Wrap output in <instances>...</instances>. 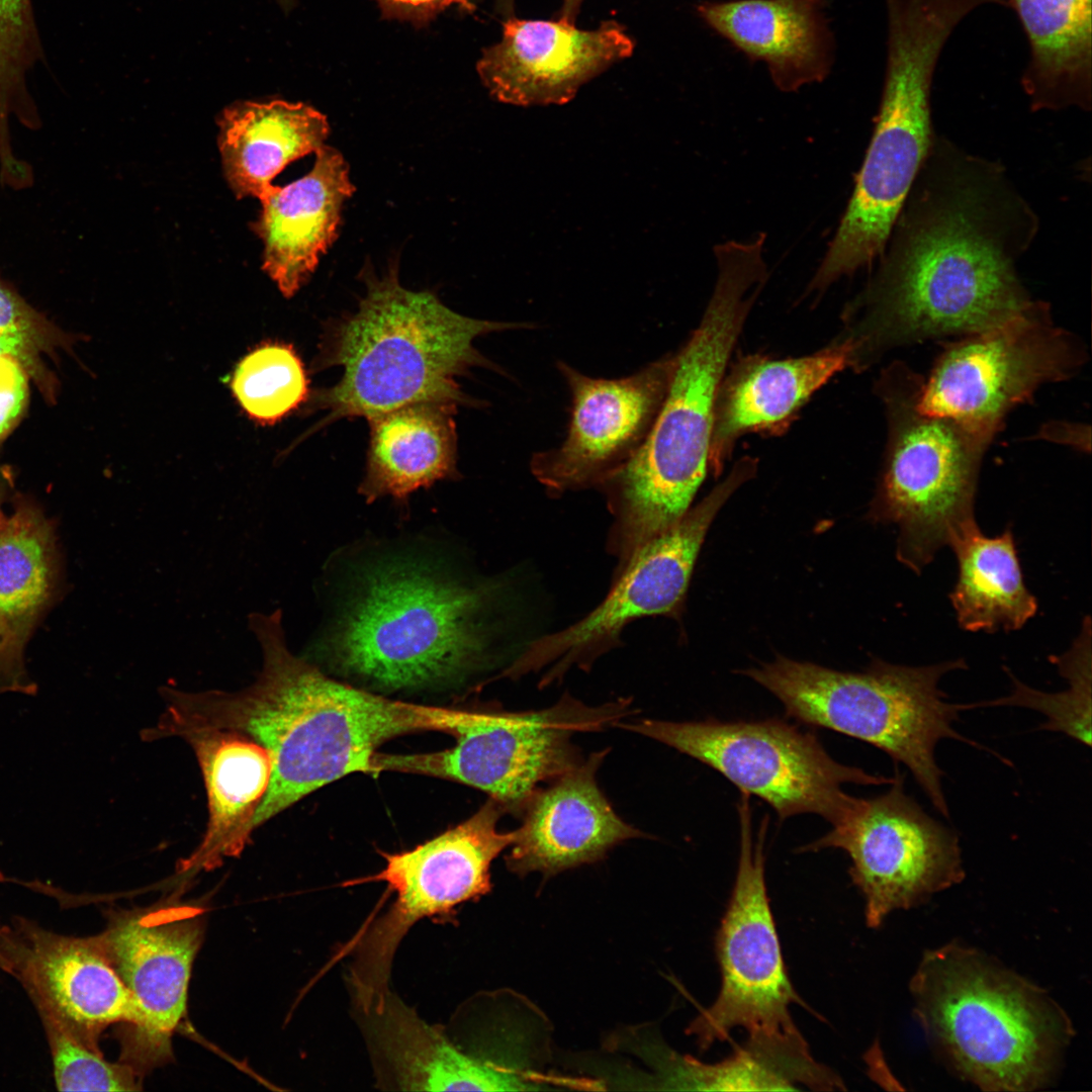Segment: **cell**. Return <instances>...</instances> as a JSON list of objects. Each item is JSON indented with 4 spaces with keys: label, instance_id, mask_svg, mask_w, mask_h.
<instances>
[{
    "label": "cell",
    "instance_id": "cell-1",
    "mask_svg": "<svg viewBox=\"0 0 1092 1092\" xmlns=\"http://www.w3.org/2000/svg\"><path fill=\"white\" fill-rule=\"evenodd\" d=\"M1038 217L1005 168L935 136L877 270L844 306L832 340L848 368L890 352L996 328L1031 302L1017 270Z\"/></svg>",
    "mask_w": 1092,
    "mask_h": 1092
},
{
    "label": "cell",
    "instance_id": "cell-2",
    "mask_svg": "<svg viewBox=\"0 0 1092 1092\" xmlns=\"http://www.w3.org/2000/svg\"><path fill=\"white\" fill-rule=\"evenodd\" d=\"M263 652L257 679L234 693L178 694L181 732H243L268 752L272 774L254 829L320 788L354 772L373 774L384 742L408 733L454 734L470 712L390 700L326 675L287 648L279 611L250 617Z\"/></svg>",
    "mask_w": 1092,
    "mask_h": 1092
},
{
    "label": "cell",
    "instance_id": "cell-3",
    "mask_svg": "<svg viewBox=\"0 0 1092 1092\" xmlns=\"http://www.w3.org/2000/svg\"><path fill=\"white\" fill-rule=\"evenodd\" d=\"M761 291L758 276L747 267L718 268L703 316L675 353L665 397L646 438L597 487L613 518L607 551L617 558L618 569L689 511L709 470L717 391Z\"/></svg>",
    "mask_w": 1092,
    "mask_h": 1092
},
{
    "label": "cell",
    "instance_id": "cell-4",
    "mask_svg": "<svg viewBox=\"0 0 1092 1092\" xmlns=\"http://www.w3.org/2000/svg\"><path fill=\"white\" fill-rule=\"evenodd\" d=\"M909 992L914 1016L940 1061L984 1091L1051 1085L1076 1034L1046 990L960 941L926 949Z\"/></svg>",
    "mask_w": 1092,
    "mask_h": 1092
},
{
    "label": "cell",
    "instance_id": "cell-5",
    "mask_svg": "<svg viewBox=\"0 0 1092 1092\" xmlns=\"http://www.w3.org/2000/svg\"><path fill=\"white\" fill-rule=\"evenodd\" d=\"M354 582L324 642L347 673L415 689L460 678L483 658L493 583L465 582L413 556L375 562Z\"/></svg>",
    "mask_w": 1092,
    "mask_h": 1092
},
{
    "label": "cell",
    "instance_id": "cell-6",
    "mask_svg": "<svg viewBox=\"0 0 1092 1092\" xmlns=\"http://www.w3.org/2000/svg\"><path fill=\"white\" fill-rule=\"evenodd\" d=\"M367 283L356 312L334 335L332 363L343 373L320 397L332 418L370 420L417 403L461 404L467 397L458 378L488 365L475 339L529 327L457 313L431 292L402 287L393 269Z\"/></svg>",
    "mask_w": 1092,
    "mask_h": 1092
},
{
    "label": "cell",
    "instance_id": "cell-7",
    "mask_svg": "<svg viewBox=\"0 0 1092 1092\" xmlns=\"http://www.w3.org/2000/svg\"><path fill=\"white\" fill-rule=\"evenodd\" d=\"M885 5L886 70L874 134L810 292L821 293L872 267L936 136L931 87L959 14L942 0H887Z\"/></svg>",
    "mask_w": 1092,
    "mask_h": 1092
},
{
    "label": "cell",
    "instance_id": "cell-8",
    "mask_svg": "<svg viewBox=\"0 0 1092 1092\" xmlns=\"http://www.w3.org/2000/svg\"><path fill=\"white\" fill-rule=\"evenodd\" d=\"M964 659L923 666L874 661L860 672L829 669L783 656L742 673L769 691L787 714L859 739L904 764L934 808L949 817L935 748L943 739L977 743L953 727L971 704H953L939 689Z\"/></svg>",
    "mask_w": 1092,
    "mask_h": 1092
},
{
    "label": "cell",
    "instance_id": "cell-9",
    "mask_svg": "<svg viewBox=\"0 0 1092 1092\" xmlns=\"http://www.w3.org/2000/svg\"><path fill=\"white\" fill-rule=\"evenodd\" d=\"M924 377L900 360L874 382L887 439L869 518L898 526L897 558L916 573L977 525L975 495L995 435L920 405Z\"/></svg>",
    "mask_w": 1092,
    "mask_h": 1092
},
{
    "label": "cell",
    "instance_id": "cell-10",
    "mask_svg": "<svg viewBox=\"0 0 1092 1092\" xmlns=\"http://www.w3.org/2000/svg\"><path fill=\"white\" fill-rule=\"evenodd\" d=\"M618 726L666 744L719 771L781 819L813 813L839 826L856 798L844 784L890 785L893 778L841 764L817 737L778 719L723 722L642 720Z\"/></svg>",
    "mask_w": 1092,
    "mask_h": 1092
},
{
    "label": "cell",
    "instance_id": "cell-11",
    "mask_svg": "<svg viewBox=\"0 0 1092 1092\" xmlns=\"http://www.w3.org/2000/svg\"><path fill=\"white\" fill-rule=\"evenodd\" d=\"M1088 358L1083 341L1054 322L1049 303L1032 302L991 330L944 344L921 407L996 435L1008 413L1043 385L1074 377Z\"/></svg>",
    "mask_w": 1092,
    "mask_h": 1092
},
{
    "label": "cell",
    "instance_id": "cell-12",
    "mask_svg": "<svg viewBox=\"0 0 1092 1092\" xmlns=\"http://www.w3.org/2000/svg\"><path fill=\"white\" fill-rule=\"evenodd\" d=\"M757 464L751 456L738 459L703 500L631 557L614 575L611 590L596 609L565 629L531 642L506 674L519 677L549 667L541 684H550L572 666L589 668L618 646L629 623L678 613L712 521L728 498L755 476Z\"/></svg>",
    "mask_w": 1092,
    "mask_h": 1092
},
{
    "label": "cell",
    "instance_id": "cell-13",
    "mask_svg": "<svg viewBox=\"0 0 1092 1092\" xmlns=\"http://www.w3.org/2000/svg\"><path fill=\"white\" fill-rule=\"evenodd\" d=\"M737 809L738 870L716 939L721 988L716 1001L688 1030L703 1050L727 1038L734 1027L745 1028L748 1039L760 1042L803 1038L789 1012L791 1004L802 1000L787 976L766 894V818L754 841L748 794L741 793Z\"/></svg>",
    "mask_w": 1092,
    "mask_h": 1092
},
{
    "label": "cell",
    "instance_id": "cell-14",
    "mask_svg": "<svg viewBox=\"0 0 1092 1092\" xmlns=\"http://www.w3.org/2000/svg\"><path fill=\"white\" fill-rule=\"evenodd\" d=\"M623 702L588 708L569 697L541 711L471 713L456 744L416 754L375 753L373 775L384 770L449 779L487 793L504 809L522 812L538 785L578 762L570 738L621 717Z\"/></svg>",
    "mask_w": 1092,
    "mask_h": 1092
},
{
    "label": "cell",
    "instance_id": "cell-15",
    "mask_svg": "<svg viewBox=\"0 0 1092 1092\" xmlns=\"http://www.w3.org/2000/svg\"><path fill=\"white\" fill-rule=\"evenodd\" d=\"M840 848L864 899L869 927H880L897 910L920 906L966 877L958 834L932 818L905 792L904 777L882 795L856 798L845 820L803 847Z\"/></svg>",
    "mask_w": 1092,
    "mask_h": 1092
},
{
    "label": "cell",
    "instance_id": "cell-16",
    "mask_svg": "<svg viewBox=\"0 0 1092 1092\" xmlns=\"http://www.w3.org/2000/svg\"><path fill=\"white\" fill-rule=\"evenodd\" d=\"M503 806L490 799L472 816L403 852L384 854L385 867L359 882H384L395 900L356 946L361 962L376 972L390 970L394 952L420 919L446 914L490 890L489 868L510 847L515 831L502 832Z\"/></svg>",
    "mask_w": 1092,
    "mask_h": 1092
},
{
    "label": "cell",
    "instance_id": "cell-17",
    "mask_svg": "<svg viewBox=\"0 0 1092 1092\" xmlns=\"http://www.w3.org/2000/svg\"><path fill=\"white\" fill-rule=\"evenodd\" d=\"M674 364L675 353H671L632 375L605 379L559 362L571 392L570 422L558 447L533 454L534 477L557 496L598 487L643 443L665 397Z\"/></svg>",
    "mask_w": 1092,
    "mask_h": 1092
},
{
    "label": "cell",
    "instance_id": "cell-18",
    "mask_svg": "<svg viewBox=\"0 0 1092 1092\" xmlns=\"http://www.w3.org/2000/svg\"><path fill=\"white\" fill-rule=\"evenodd\" d=\"M202 933L198 909L169 906L111 913L106 928L95 935L135 1006L123 1052L132 1063L152 1067L170 1058Z\"/></svg>",
    "mask_w": 1092,
    "mask_h": 1092
},
{
    "label": "cell",
    "instance_id": "cell-19",
    "mask_svg": "<svg viewBox=\"0 0 1092 1092\" xmlns=\"http://www.w3.org/2000/svg\"><path fill=\"white\" fill-rule=\"evenodd\" d=\"M0 951L38 1016L87 1046L99 1051L104 1029L134 1022L131 995L95 936L64 935L14 916L0 926Z\"/></svg>",
    "mask_w": 1092,
    "mask_h": 1092
},
{
    "label": "cell",
    "instance_id": "cell-20",
    "mask_svg": "<svg viewBox=\"0 0 1092 1092\" xmlns=\"http://www.w3.org/2000/svg\"><path fill=\"white\" fill-rule=\"evenodd\" d=\"M633 51V39L616 21L583 30L562 19L509 17L500 40L483 51L476 69L490 95L500 102L563 104Z\"/></svg>",
    "mask_w": 1092,
    "mask_h": 1092
},
{
    "label": "cell",
    "instance_id": "cell-21",
    "mask_svg": "<svg viewBox=\"0 0 1092 1092\" xmlns=\"http://www.w3.org/2000/svg\"><path fill=\"white\" fill-rule=\"evenodd\" d=\"M605 755L593 753L529 798L507 857L511 871L551 876L596 861L615 845L642 835L617 815L597 784Z\"/></svg>",
    "mask_w": 1092,
    "mask_h": 1092
},
{
    "label": "cell",
    "instance_id": "cell-22",
    "mask_svg": "<svg viewBox=\"0 0 1092 1092\" xmlns=\"http://www.w3.org/2000/svg\"><path fill=\"white\" fill-rule=\"evenodd\" d=\"M845 369L847 347L833 341L800 357H739L727 368L717 391L709 470L714 476L721 474L745 435L784 434L814 393Z\"/></svg>",
    "mask_w": 1092,
    "mask_h": 1092
},
{
    "label": "cell",
    "instance_id": "cell-23",
    "mask_svg": "<svg viewBox=\"0 0 1092 1092\" xmlns=\"http://www.w3.org/2000/svg\"><path fill=\"white\" fill-rule=\"evenodd\" d=\"M343 155L325 145L307 174L272 184L259 197L254 229L264 244L263 269L285 297L306 283L338 237L343 205L355 191Z\"/></svg>",
    "mask_w": 1092,
    "mask_h": 1092
},
{
    "label": "cell",
    "instance_id": "cell-24",
    "mask_svg": "<svg viewBox=\"0 0 1092 1092\" xmlns=\"http://www.w3.org/2000/svg\"><path fill=\"white\" fill-rule=\"evenodd\" d=\"M699 17L751 61H761L783 92L822 82L834 39L824 0L704 1Z\"/></svg>",
    "mask_w": 1092,
    "mask_h": 1092
},
{
    "label": "cell",
    "instance_id": "cell-25",
    "mask_svg": "<svg viewBox=\"0 0 1092 1092\" xmlns=\"http://www.w3.org/2000/svg\"><path fill=\"white\" fill-rule=\"evenodd\" d=\"M369 1016L375 1048L401 1090H536L549 1079L458 1050L390 992Z\"/></svg>",
    "mask_w": 1092,
    "mask_h": 1092
},
{
    "label": "cell",
    "instance_id": "cell-26",
    "mask_svg": "<svg viewBox=\"0 0 1092 1092\" xmlns=\"http://www.w3.org/2000/svg\"><path fill=\"white\" fill-rule=\"evenodd\" d=\"M56 555L49 520L33 504L17 502L0 530V693L36 692L24 648L52 598Z\"/></svg>",
    "mask_w": 1092,
    "mask_h": 1092
},
{
    "label": "cell",
    "instance_id": "cell-27",
    "mask_svg": "<svg viewBox=\"0 0 1092 1092\" xmlns=\"http://www.w3.org/2000/svg\"><path fill=\"white\" fill-rule=\"evenodd\" d=\"M193 746L205 784L208 823L185 867H209L239 854L269 787L272 763L267 750L249 735L229 729L183 733Z\"/></svg>",
    "mask_w": 1092,
    "mask_h": 1092
},
{
    "label": "cell",
    "instance_id": "cell-28",
    "mask_svg": "<svg viewBox=\"0 0 1092 1092\" xmlns=\"http://www.w3.org/2000/svg\"><path fill=\"white\" fill-rule=\"evenodd\" d=\"M1028 46L1021 86L1032 111L1092 105V0H1006Z\"/></svg>",
    "mask_w": 1092,
    "mask_h": 1092
},
{
    "label": "cell",
    "instance_id": "cell-29",
    "mask_svg": "<svg viewBox=\"0 0 1092 1092\" xmlns=\"http://www.w3.org/2000/svg\"><path fill=\"white\" fill-rule=\"evenodd\" d=\"M219 128L224 173L240 198H259L288 164L325 146L330 131L322 112L278 99L233 105Z\"/></svg>",
    "mask_w": 1092,
    "mask_h": 1092
},
{
    "label": "cell",
    "instance_id": "cell-30",
    "mask_svg": "<svg viewBox=\"0 0 1092 1092\" xmlns=\"http://www.w3.org/2000/svg\"><path fill=\"white\" fill-rule=\"evenodd\" d=\"M456 406L417 403L370 420L366 470L360 492L367 502L403 499L455 472Z\"/></svg>",
    "mask_w": 1092,
    "mask_h": 1092
},
{
    "label": "cell",
    "instance_id": "cell-31",
    "mask_svg": "<svg viewBox=\"0 0 1092 1092\" xmlns=\"http://www.w3.org/2000/svg\"><path fill=\"white\" fill-rule=\"evenodd\" d=\"M949 547L959 565L949 599L961 628L1015 631L1036 614L1037 602L1025 586L1010 528L991 538L976 525Z\"/></svg>",
    "mask_w": 1092,
    "mask_h": 1092
},
{
    "label": "cell",
    "instance_id": "cell-32",
    "mask_svg": "<svg viewBox=\"0 0 1092 1092\" xmlns=\"http://www.w3.org/2000/svg\"><path fill=\"white\" fill-rule=\"evenodd\" d=\"M1083 630L1071 650L1054 658L1059 671L1069 681V688L1060 693H1042L1013 678L1010 695L978 707L1016 706L1035 710L1045 716L1040 729L1061 732L1091 746V652L1090 619L1086 618Z\"/></svg>",
    "mask_w": 1092,
    "mask_h": 1092
},
{
    "label": "cell",
    "instance_id": "cell-33",
    "mask_svg": "<svg viewBox=\"0 0 1092 1092\" xmlns=\"http://www.w3.org/2000/svg\"><path fill=\"white\" fill-rule=\"evenodd\" d=\"M231 386L245 413L272 424L295 410L307 396L303 364L288 345H262L237 366Z\"/></svg>",
    "mask_w": 1092,
    "mask_h": 1092
},
{
    "label": "cell",
    "instance_id": "cell-34",
    "mask_svg": "<svg viewBox=\"0 0 1092 1092\" xmlns=\"http://www.w3.org/2000/svg\"><path fill=\"white\" fill-rule=\"evenodd\" d=\"M670 1083L705 1090H798L811 1088L812 1065L804 1060L746 1042L733 1057L706 1065L681 1059Z\"/></svg>",
    "mask_w": 1092,
    "mask_h": 1092
},
{
    "label": "cell",
    "instance_id": "cell-35",
    "mask_svg": "<svg viewBox=\"0 0 1092 1092\" xmlns=\"http://www.w3.org/2000/svg\"><path fill=\"white\" fill-rule=\"evenodd\" d=\"M59 1091H135L140 1083L127 1064L110 1063L47 1017H39Z\"/></svg>",
    "mask_w": 1092,
    "mask_h": 1092
},
{
    "label": "cell",
    "instance_id": "cell-36",
    "mask_svg": "<svg viewBox=\"0 0 1092 1092\" xmlns=\"http://www.w3.org/2000/svg\"><path fill=\"white\" fill-rule=\"evenodd\" d=\"M0 335L25 339L46 352L63 340L50 323L1 278Z\"/></svg>",
    "mask_w": 1092,
    "mask_h": 1092
},
{
    "label": "cell",
    "instance_id": "cell-37",
    "mask_svg": "<svg viewBox=\"0 0 1092 1092\" xmlns=\"http://www.w3.org/2000/svg\"><path fill=\"white\" fill-rule=\"evenodd\" d=\"M28 377L16 360L0 357V441L22 414L27 398Z\"/></svg>",
    "mask_w": 1092,
    "mask_h": 1092
},
{
    "label": "cell",
    "instance_id": "cell-38",
    "mask_svg": "<svg viewBox=\"0 0 1092 1092\" xmlns=\"http://www.w3.org/2000/svg\"><path fill=\"white\" fill-rule=\"evenodd\" d=\"M386 19L406 21L417 27L427 26L444 10L456 6L472 13L475 6L471 0H375Z\"/></svg>",
    "mask_w": 1092,
    "mask_h": 1092
},
{
    "label": "cell",
    "instance_id": "cell-39",
    "mask_svg": "<svg viewBox=\"0 0 1092 1092\" xmlns=\"http://www.w3.org/2000/svg\"><path fill=\"white\" fill-rule=\"evenodd\" d=\"M40 352L41 350L36 345L25 339L0 335V357L16 360L28 376L42 388V391L50 394L53 390L52 381L40 360Z\"/></svg>",
    "mask_w": 1092,
    "mask_h": 1092
},
{
    "label": "cell",
    "instance_id": "cell-40",
    "mask_svg": "<svg viewBox=\"0 0 1092 1092\" xmlns=\"http://www.w3.org/2000/svg\"><path fill=\"white\" fill-rule=\"evenodd\" d=\"M582 1L583 0H563L559 19L574 24ZM512 2L513 0H495L496 8H498L500 12L509 13L512 9Z\"/></svg>",
    "mask_w": 1092,
    "mask_h": 1092
},
{
    "label": "cell",
    "instance_id": "cell-41",
    "mask_svg": "<svg viewBox=\"0 0 1092 1092\" xmlns=\"http://www.w3.org/2000/svg\"><path fill=\"white\" fill-rule=\"evenodd\" d=\"M8 485H9V476L2 469H0V530L2 529L4 523H5L6 519H7L4 516V513H3V510H2V505H3V502L5 499V494L7 493Z\"/></svg>",
    "mask_w": 1092,
    "mask_h": 1092
},
{
    "label": "cell",
    "instance_id": "cell-42",
    "mask_svg": "<svg viewBox=\"0 0 1092 1092\" xmlns=\"http://www.w3.org/2000/svg\"><path fill=\"white\" fill-rule=\"evenodd\" d=\"M7 881H9V879L0 870V883L7 882ZM0 971L4 972L6 974H9L8 963L6 962L5 958L2 956L1 951H0Z\"/></svg>",
    "mask_w": 1092,
    "mask_h": 1092
},
{
    "label": "cell",
    "instance_id": "cell-43",
    "mask_svg": "<svg viewBox=\"0 0 1092 1092\" xmlns=\"http://www.w3.org/2000/svg\"><path fill=\"white\" fill-rule=\"evenodd\" d=\"M283 7L289 8L293 0H277Z\"/></svg>",
    "mask_w": 1092,
    "mask_h": 1092
}]
</instances>
